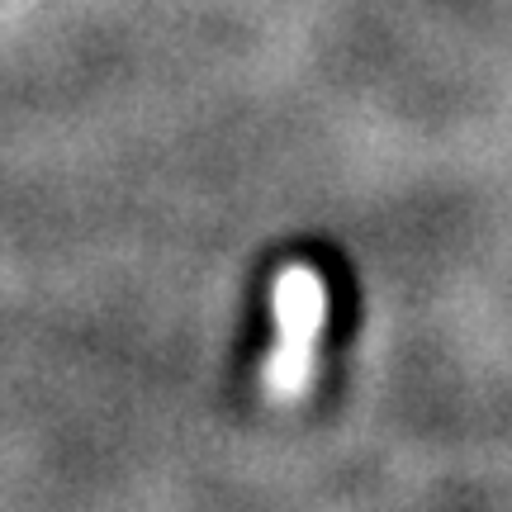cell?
Returning a JSON list of instances; mask_svg holds the SVG:
<instances>
[{"mask_svg":"<svg viewBox=\"0 0 512 512\" xmlns=\"http://www.w3.org/2000/svg\"><path fill=\"white\" fill-rule=\"evenodd\" d=\"M332 294L328 280L309 261L280 266L271 280V347L261 356V394L280 408L299 403L313 389L318 351L328 332Z\"/></svg>","mask_w":512,"mask_h":512,"instance_id":"6da1fadb","label":"cell"}]
</instances>
